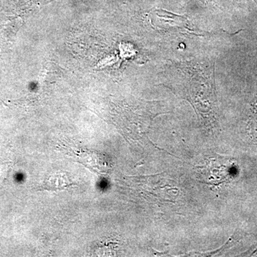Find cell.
Returning a JSON list of instances; mask_svg holds the SVG:
<instances>
[{
  "label": "cell",
  "instance_id": "1",
  "mask_svg": "<svg viewBox=\"0 0 257 257\" xmlns=\"http://www.w3.org/2000/svg\"><path fill=\"white\" fill-rule=\"evenodd\" d=\"M178 92L194 105L198 114L206 119L212 116L215 106L213 70L199 63H184L175 67Z\"/></svg>",
  "mask_w": 257,
  "mask_h": 257
},
{
  "label": "cell",
  "instance_id": "3",
  "mask_svg": "<svg viewBox=\"0 0 257 257\" xmlns=\"http://www.w3.org/2000/svg\"><path fill=\"white\" fill-rule=\"evenodd\" d=\"M249 130L251 132V138L257 145V105L253 108L252 115L250 119Z\"/></svg>",
  "mask_w": 257,
  "mask_h": 257
},
{
  "label": "cell",
  "instance_id": "2",
  "mask_svg": "<svg viewBox=\"0 0 257 257\" xmlns=\"http://www.w3.org/2000/svg\"><path fill=\"white\" fill-rule=\"evenodd\" d=\"M229 162L224 159L215 157L211 159L204 167H201L206 183L216 186L227 181L230 177Z\"/></svg>",
  "mask_w": 257,
  "mask_h": 257
}]
</instances>
